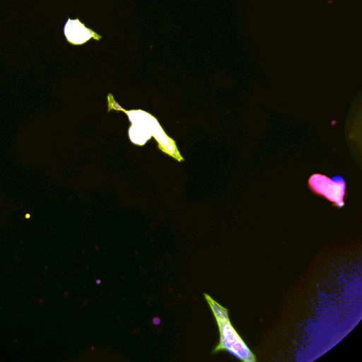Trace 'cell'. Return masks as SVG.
I'll use <instances>...</instances> for the list:
<instances>
[{"label":"cell","mask_w":362,"mask_h":362,"mask_svg":"<svg viewBox=\"0 0 362 362\" xmlns=\"http://www.w3.org/2000/svg\"><path fill=\"white\" fill-rule=\"evenodd\" d=\"M100 282H101V281H100V280H97L96 284H100Z\"/></svg>","instance_id":"5"},{"label":"cell","mask_w":362,"mask_h":362,"mask_svg":"<svg viewBox=\"0 0 362 362\" xmlns=\"http://www.w3.org/2000/svg\"><path fill=\"white\" fill-rule=\"evenodd\" d=\"M152 322H153V325H157L160 324V320L159 319V317H155L153 318Z\"/></svg>","instance_id":"4"},{"label":"cell","mask_w":362,"mask_h":362,"mask_svg":"<svg viewBox=\"0 0 362 362\" xmlns=\"http://www.w3.org/2000/svg\"><path fill=\"white\" fill-rule=\"evenodd\" d=\"M204 296L215 316L220 332V342L214 352L226 350L241 361H256L254 354L231 325L228 310L214 301L209 295L205 293Z\"/></svg>","instance_id":"1"},{"label":"cell","mask_w":362,"mask_h":362,"mask_svg":"<svg viewBox=\"0 0 362 362\" xmlns=\"http://www.w3.org/2000/svg\"><path fill=\"white\" fill-rule=\"evenodd\" d=\"M66 41L72 46L83 45L91 40L100 41L102 36L86 25L78 18H68L63 26Z\"/></svg>","instance_id":"3"},{"label":"cell","mask_w":362,"mask_h":362,"mask_svg":"<svg viewBox=\"0 0 362 362\" xmlns=\"http://www.w3.org/2000/svg\"><path fill=\"white\" fill-rule=\"evenodd\" d=\"M308 184L313 192L334 202L336 206L341 207L344 204L346 183L341 176L329 178L321 174H313L310 177Z\"/></svg>","instance_id":"2"}]
</instances>
